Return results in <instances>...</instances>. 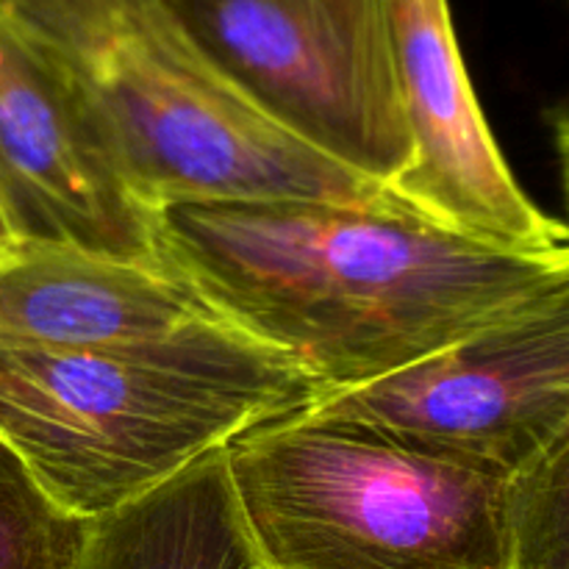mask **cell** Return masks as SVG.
I'll list each match as a JSON object with an SVG mask.
<instances>
[{"label": "cell", "mask_w": 569, "mask_h": 569, "mask_svg": "<svg viewBox=\"0 0 569 569\" xmlns=\"http://www.w3.org/2000/svg\"><path fill=\"white\" fill-rule=\"evenodd\" d=\"M0 20L72 89L156 214L226 200L406 209L387 187L264 120L217 76L164 0H0Z\"/></svg>", "instance_id": "obj_3"}, {"label": "cell", "mask_w": 569, "mask_h": 569, "mask_svg": "<svg viewBox=\"0 0 569 569\" xmlns=\"http://www.w3.org/2000/svg\"><path fill=\"white\" fill-rule=\"evenodd\" d=\"M89 520L61 509L0 442V569H76Z\"/></svg>", "instance_id": "obj_11"}, {"label": "cell", "mask_w": 569, "mask_h": 569, "mask_svg": "<svg viewBox=\"0 0 569 569\" xmlns=\"http://www.w3.org/2000/svg\"><path fill=\"white\" fill-rule=\"evenodd\" d=\"M322 395L289 356L226 322L81 353L0 345V442L78 520L142 498Z\"/></svg>", "instance_id": "obj_2"}, {"label": "cell", "mask_w": 569, "mask_h": 569, "mask_svg": "<svg viewBox=\"0 0 569 569\" xmlns=\"http://www.w3.org/2000/svg\"><path fill=\"white\" fill-rule=\"evenodd\" d=\"M509 569H569V437L506 478Z\"/></svg>", "instance_id": "obj_12"}, {"label": "cell", "mask_w": 569, "mask_h": 569, "mask_svg": "<svg viewBox=\"0 0 569 569\" xmlns=\"http://www.w3.org/2000/svg\"><path fill=\"white\" fill-rule=\"evenodd\" d=\"M76 569H267L244 528L226 450L89 520Z\"/></svg>", "instance_id": "obj_10"}, {"label": "cell", "mask_w": 569, "mask_h": 569, "mask_svg": "<svg viewBox=\"0 0 569 569\" xmlns=\"http://www.w3.org/2000/svg\"><path fill=\"white\" fill-rule=\"evenodd\" d=\"M14 244H17L14 233H11L9 222H6L3 211H0V259H3V256H6V253H9V250H11V248H14Z\"/></svg>", "instance_id": "obj_13"}, {"label": "cell", "mask_w": 569, "mask_h": 569, "mask_svg": "<svg viewBox=\"0 0 569 569\" xmlns=\"http://www.w3.org/2000/svg\"><path fill=\"white\" fill-rule=\"evenodd\" d=\"M264 120L389 189L409 167L387 0H164Z\"/></svg>", "instance_id": "obj_5"}, {"label": "cell", "mask_w": 569, "mask_h": 569, "mask_svg": "<svg viewBox=\"0 0 569 569\" xmlns=\"http://www.w3.org/2000/svg\"><path fill=\"white\" fill-rule=\"evenodd\" d=\"M411 161L389 192L422 220L506 253L569 250L567 228L517 187L467 78L448 0H387Z\"/></svg>", "instance_id": "obj_7"}, {"label": "cell", "mask_w": 569, "mask_h": 569, "mask_svg": "<svg viewBox=\"0 0 569 569\" xmlns=\"http://www.w3.org/2000/svg\"><path fill=\"white\" fill-rule=\"evenodd\" d=\"M267 569H509L506 478L298 411L226 448Z\"/></svg>", "instance_id": "obj_4"}, {"label": "cell", "mask_w": 569, "mask_h": 569, "mask_svg": "<svg viewBox=\"0 0 569 569\" xmlns=\"http://www.w3.org/2000/svg\"><path fill=\"white\" fill-rule=\"evenodd\" d=\"M222 322L167 259L33 242H17L0 259V345L81 353L164 342Z\"/></svg>", "instance_id": "obj_9"}, {"label": "cell", "mask_w": 569, "mask_h": 569, "mask_svg": "<svg viewBox=\"0 0 569 569\" xmlns=\"http://www.w3.org/2000/svg\"><path fill=\"white\" fill-rule=\"evenodd\" d=\"M0 211L17 242L161 261L137 198L72 89L0 20Z\"/></svg>", "instance_id": "obj_8"}, {"label": "cell", "mask_w": 569, "mask_h": 569, "mask_svg": "<svg viewBox=\"0 0 569 569\" xmlns=\"http://www.w3.org/2000/svg\"><path fill=\"white\" fill-rule=\"evenodd\" d=\"M161 256L328 392L365 387L569 289V250L506 253L409 209L226 200L159 211Z\"/></svg>", "instance_id": "obj_1"}, {"label": "cell", "mask_w": 569, "mask_h": 569, "mask_svg": "<svg viewBox=\"0 0 569 569\" xmlns=\"http://www.w3.org/2000/svg\"><path fill=\"white\" fill-rule=\"evenodd\" d=\"M309 415L509 478L569 437V289Z\"/></svg>", "instance_id": "obj_6"}]
</instances>
